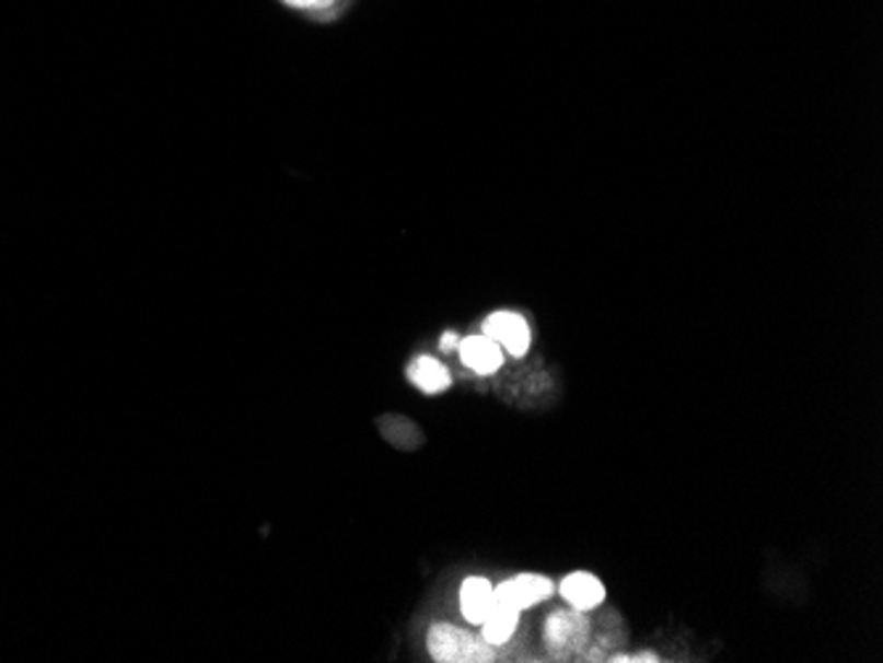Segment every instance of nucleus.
Masks as SVG:
<instances>
[{"label": "nucleus", "instance_id": "1", "mask_svg": "<svg viewBox=\"0 0 883 663\" xmlns=\"http://www.w3.org/2000/svg\"><path fill=\"white\" fill-rule=\"evenodd\" d=\"M429 653L440 663H489L495 661V645L485 637H474L453 624H437L429 629Z\"/></svg>", "mask_w": 883, "mask_h": 663}, {"label": "nucleus", "instance_id": "2", "mask_svg": "<svg viewBox=\"0 0 883 663\" xmlns=\"http://www.w3.org/2000/svg\"><path fill=\"white\" fill-rule=\"evenodd\" d=\"M550 592H553L550 579L537 577V573H521V577L511 579V582L495 586V605L524 610L532 608V605L548 601Z\"/></svg>", "mask_w": 883, "mask_h": 663}, {"label": "nucleus", "instance_id": "3", "mask_svg": "<svg viewBox=\"0 0 883 663\" xmlns=\"http://www.w3.org/2000/svg\"><path fill=\"white\" fill-rule=\"evenodd\" d=\"M485 336L500 344V349H506L513 357L526 354L532 344L530 325L516 312H495V315H489L485 321Z\"/></svg>", "mask_w": 883, "mask_h": 663}, {"label": "nucleus", "instance_id": "4", "mask_svg": "<svg viewBox=\"0 0 883 663\" xmlns=\"http://www.w3.org/2000/svg\"><path fill=\"white\" fill-rule=\"evenodd\" d=\"M588 618L582 610H556L545 624V642L556 653H569V650H580L584 637H588Z\"/></svg>", "mask_w": 883, "mask_h": 663}, {"label": "nucleus", "instance_id": "5", "mask_svg": "<svg viewBox=\"0 0 883 663\" xmlns=\"http://www.w3.org/2000/svg\"><path fill=\"white\" fill-rule=\"evenodd\" d=\"M561 595L571 608L582 610L584 614V610L599 608L603 597H606V590H603V584L593 577V573L577 571L569 573V577L561 582Z\"/></svg>", "mask_w": 883, "mask_h": 663}, {"label": "nucleus", "instance_id": "6", "mask_svg": "<svg viewBox=\"0 0 883 663\" xmlns=\"http://www.w3.org/2000/svg\"><path fill=\"white\" fill-rule=\"evenodd\" d=\"M457 349H461V360L479 375L495 373L503 365V349L489 336H468V339L457 344Z\"/></svg>", "mask_w": 883, "mask_h": 663}, {"label": "nucleus", "instance_id": "7", "mask_svg": "<svg viewBox=\"0 0 883 663\" xmlns=\"http://www.w3.org/2000/svg\"><path fill=\"white\" fill-rule=\"evenodd\" d=\"M495 608V586L485 577L466 579L461 586V610L472 624H481Z\"/></svg>", "mask_w": 883, "mask_h": 663}, {"label": "nucleus", "instance_id": "8", "mask_svg": "<svg viewBox=\"0 0 883 663\" xmlns=\"http://www.w3.org/2000/svg\"><path fill=\"white\" fill-rule=\"evenodd\" d=\"M408 379L423 394H442L444 388H450V371L442 362H437L434 357H418V360H413L408 368Z\"/></svg>", "mask_w": 883, "mask_h": 663}, {"label": "nucleus", "instance_id": "9", "mask_svg": "<svg viewBox=\"0 0 883 663\" xmlns=\"http://www.w3.org/2000/svg\"><path fill=\"white\" fill-rule=\"evenodd\" d=\"M519 627V610L513 608H503V605H495L492 610H489V616L481 621V637L489 642V645H503L513 637Z\"/></svg>", "mask_w": 883, "mask_h": 663}, {"label": "nucleus", "instance_id": "10", "mask_svg": "<svg viewBox=\"0 0 883 663\" xmlns=\"http://www.w3.org/2000/svg\"><path fill=\"white\" fill-rule=\"evenodd\" d=\"M291 9H304V11H317V9H328L334 0H283Z\"/></svg>", "mask_w": 883, "mask_h": 663}, {"label": "nucleus", "instance_id": "11", "mask_svg": "<svg viewBox=\"0 0 883 663\" xmlns=\"http://www.w3.org/2000/svg\"><path fill=\"white\" fill-rule=\"evenodd\" d=\"M614 661H640V663H653L659 661V655H651V653H643V655H619V659Z\"/></svg>", "mask_w": 883, "mask_h": 663}, {"label": "nucleus", "instance_id": "12", "mask_svg": "<svg viewBox=\"0 0 883 663\" xmlns=\"http://www.w3.org/2000/svg\"><path fill=\"white\" fill-rule=\"evenodd\" d=\"M457 344H461V341H457V336H455V334H444V336H442V344H440V347L444 349V352H450V349H455Z\"/></svg>", "mask_w": 883, "mask_h": 663}]
</instances>
